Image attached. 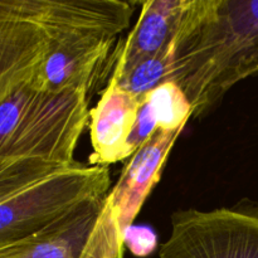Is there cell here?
<instances>
[{
	"label": "cell",
	"instance_id": "6da1fadb",
	"mask_svg": "<svg viewBox=\"0 0 258 258\" xmlns=\"http://www.w3.org/2000/svg\"><path fill=\"white\" fill-rule=\"evenodd\" d=\"M173 44L171 81L188 97L191 117H206L258 73V0H189Z\"/></svg>",
	"mask_w": 258,
	"mask_h": 258
},
{
	"label": "cell",
	"instance_id": "7a4b0ae2",
	"mask_svg": "<svg viewBox=\"0 0 258 258\" xmlns=\"http://www.w3.org/2000/svg\"><path fill=\"white\" fill-rule=\"evenodd\" d=\"M88 122L87 92H52L27 81L0 105V170L29 159L75 165Z\"/></svg>",
	"mask_w": 258,
	"mask_h": 258
},
{
	"label": "cell",
	"instance_id": "3957f363",
	"mask_svg": "<svg viewBox=\"0 0 258 258\" xmlns=\"http://www.w3.org/2000/svg\"><path fill=\"white\" fill-rule=\"evenodd\" d=\"M108 168L75 165L0 203V248L37 234L88 199L110 191Z\"/></svg>",
	"mask_w": 258,
	"mask_h": 258
},
{
	"label": "cell",
	"instance_id": "277c9868",
	"mask_svg": "<svg viewBox=\"0 0 258 258\" xmlns=\"http://www.w3.org/2000/svg\"><path fill=\"white\" fill-rule=\"evenodd\" d=\"M110 196L88 199L43 231L0 248V258H123Z\"/></svg>",
	"mask_w": 258,
	"mask_h": 258
},
{
	"label": "cell",
	"instance_id": "5b68a950",
	"mask_svg": "<svg viewBox=\"0 0 258 258\" xmlns=\"http://www.w3.org/2000/svg\"><path fill=\"white\" fill-rule=\"evenodd\" d=\"M159 258H258V211L237 206L175 212Z\"/></svg>",
	"mask_w": 258,
	"mask_h": 258
},
{
	"label": "cell",
	"instance_id": "8992f818",
	"mask_svg": "<svg viewBox=\"0 0 258 258\" xmlns=\"http://www.w3.org/2000/svg\"><path fill=\"white\" fill-rule=\"evenodd\" d=\"M23 14L39 24L50 42L78 34L117 37L130 25L134 4L121 0H20Z\"/></svg>",
	"mask_w": 258,
	"mask_h": 258
},
{
	"label": "cell",
	"instance_id": "52a82bcc",
	"mask_svg": "<svg viewBox=\"0 0 258 258\" xmlns=\"http://www.w3.org/2000/svg\"><path fill=\"white\" fill-rule=\"evenodd\" d=\"M117 37L105 34H78L50 42L44 59L32 81L52 92H90L98 71L108 59Z\"/></svg>",
	"mask_w": 258,
	"mask_h": 258
},
{
	"label": "cell",
	"instance_id": "ba28073f",
	"mask_svg": "<svg viewBox=\"0 0 258 258\" xmlns=\"http://www.w3.org/2000/svg\"><path fill=\"white\" fill-rule=\"evenodd\" d=\"M49 47L48 34L24 17L20 0H0V105L32 80Z\"/></svg>",
	"mask_w": 258,
	"mask_h": 258
},
{
	"label": "cell",
	"instance_id": "9c48e42d",
	"mask_svg": "<svg viewBox=\"0 0 258 258\" xmlns=\"http://www.w3.org/2000/svg\"><path fill=\"white\" fill-rule=\"evenodd\" d=\"M181 131L158 130L123 166L117 183L108 193L122 232L133 226L146 198L160 180L166 159Z\"/></svg>",
	"mask_w": 258,
	"mask_h": 258
},
{
	"label": "cell",
	"instance_id": "30bf717a",
	"mask_svg": "<svg viewBox=\"0 0 258 258\" xmlns=\"http://www.w3.org/2000/svg\"><path fill=\"white\" fill-rule=\"evenodd\" d=\"M141 100L108 80L97 105L90 110L92 165L108 166L130 158L127 141Z\"/></svg>",
	"mask_w": 258,
	"mask_h": 258
},
{
	"label": "cell",
	"instance_id": "8fae6325",
	"mask_svg": "<svg viewBox=\"0 0 258 258\" xmlns=\"http://www.w3.org/2000/svg\"><path fill=\"white\" fill-rule=\"evenodd\" d=\"M189 0H149L141 4L138 22L125 42L115 47L111 77L144 58L165 50L173 42Z\"/></svg>",
	"mask_w": 258,
	"mask_h": 258
},
{
	"label": "cell",
	"instance_id": "7c38bea8",
	"mask_svg": "<svg viewBox=\"0 0 258 258\" xmlns=\"http://www.w3.org/2000/svg\"><path fill=\"white\" fill-rule=\"evenodd\" d=\"M174 44L161 53L144 58L125 72L110 77L118 87L138 98L150 93L163 83L173 80Z\"/></svg>",
	"mask_w": 258,
	"mask_h": 258
},
{
	"label": "cell",
	"instance_id": "4fadbf2b",
	"mask_svg": "<svg viewBox=\"0 0 258 258\" xmlns=\"http://www.w3.org/2000/svg\"><path fill=\"white\" fill-rule=\"evenodd\" d=\"M155 116L158 130L174 133L183 130L193 116V108L184 91L173 81L163 83L144 96Z\"/></svg>",
	"mask_w": 258,
	"mask_h": 258
},
{
	"label": "cell",
	"instance_id": "5bb4252c",
	"mask_svg": "<svg viewBox=\"0 0 258 258\" xmlns=\"http://www.w3.org/2000/svg\"><path fill=\"white\" fill-rule=\"evenodd\" d=\"M66 168L70 166L48 163L39 159L20 160L7 166L0 170V203Z\"/></svg>",
	"mask_w": 258,
	"mask_h": 258
},
{
	"label": "cell",
	"instance_id": "9a60e30c",
	"mask_svg": "<svg viewBox=\"0 0 258 258\" xmlns=\"http://www.w3.org/2000/svg\"><path fill=\"white\" fill-rule=\"evenodd\" d=\"M158 131V123H156L155 116L151 111L150 105L145 98H141V105L139 108L138 117H136L135 125H134L131 135L127 141V150L130 156L143 146L149 139L153 138Z\"/></svg>",
	"mask_w": 258,
	"mask_h": 258
},
{
	"label": "cell",
	"instance_id": "2e32d148",
	"mask_svg": "<svg viewBox=\"0 0 258 258\" xmlns=\"http://www.w3.org/2000/svg\"><path fill=\"white\" fill-rule=\"evenodd\" d=\"M123 246L136 257H148L158 248V236L153 228L133 224L123 232Z\"/></svg>",
	"mask_w": 258,
	"mask_h": 258
}]
</instances>
